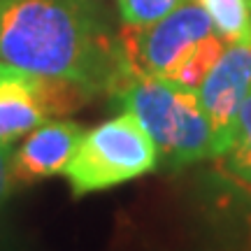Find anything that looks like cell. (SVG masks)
Returning a JSON list of instances; mask_svg holds the SVG:
<instances>
[{
  "label": "cell",
  "mask_w": 251,
  "mask_h": 251,
  "mask_svg": "<svg viewBox=\"0 0 251 251\" xmlns=\"http://www.w3.org/2000/svg\"><path fill=\"white\" fill-rule=\"evenodd\" d=\"M0 61L89 96L114 93L126 79L119 35L93 0H0Z\"/></svg>",
  "instance_id": "cell-1"
},
{
  "label": "cell",
  "mask_w": 251,
  "mask_h": 251,
  "mask_svg": "<svg viewBox=\"0 0 251 251\" xmlns=\"http://www.w3.org/2000/svg\"><path fill=\"white\" fill-rule=\"evenodd\" d=\"M216 161H219V168L226 179H230L242 191L251 193V86L242 102L240 117H237V130H235L233 144Z\"/></svg>",
  "instance_id": "cell-8"
},
{
  "label": "cell",
  "mask_w": 251,
  "mask_h": 251,
  "mask_svg": "<svg viewBox=\"0 0 251 251\" xmlns=\"http://www.w3.org/2000/svg\"><path fill=\"white\" fill-rule=\"evenodd\" d=\"M207 9L226 45L251 47V9L247 0H196Z\"/></svg>",
  "instance_id": "cell-9"
},
{
  "label": "cell",
  "mask_w": 251,
  "mask_h": 251,
  "mask_svg": "<svg viewBox=\"0 0 251 251\" xmlns=\"http://www.w3.org/2000/svg\"><path fill=\"white\" fill-rule=\"evenodd\" d=\"M158 168V149L130 109L84 130L63 177L75 198L107 191Z\"/></svg>",
  "instance_id": "cell-3"
},
{
  "label": "cell",
  "mask_w": 251,
  "mask_h": 251,
  "mask_svg": "<svg viewBox=\"0 0 251 251\" xmlns=\"http://www.w3.org/2000/svg\"><path fill=\"white\" fill-rule=\"evenodd\" d=\"M93 96L63 79L42 77L0 61V142H14L49 117L70 114Z\"/></svg>",
  "instance_id": "cell-5"
},
{
  "label": "cell",
  "mask_w": 251,
  "mask_h": 251,
  "mask_svg": "<svg viewBox=\"0 0 251 251\" xmlns=\"http://www.w3.org/2000/svg\"><path fill=\"white\" fill-rule=\"evenodd\" d=\"M112 96L151 135L163 168L179 170L212 158V126L198 89L163 77H128Z\"/></svg>",
  "instance_id": "cell-2"
},
{
  "label": "cell",
  "mask_w": 251,
  "mask_h": 251,
  "mask_svg": "<svg viewBox=\"0 0 251 251\" xmlns=\"http://www.w3.org/2000/svg\"><path fill=\"white\" fill-rule=\"evenodd\" d=\"M179 2L181 0H119V14L124 26L142 28L170 14Z\"/></svg>",
  "instance_id": "cell-11"
},
{
  "label": "cell",
  "mask_w": 251,
  "mask_h": 251,
  "mask_svg": "<svg viewBox=\"0 0 251 251\" xmlns=\"http://www.w3.org/2000/svg\"><path fill=\"white\" fill-rule=\"evenodd\" d=\"M247 2H249V9H251V0H247Z\"/></svg>",
  "instance_id": "cell-13"
},
{
  "label": "cell",
  "mask_w": 251,
  "mask_h": 251,
  "mask_svg": "<svg viewBox=\"0 0 251 251\" xmlns=\"http://www.w3.org/2000/svg\"><path fill=\"white\" fill-rule=\"evenodd\" d=\"M224 49H226V40L214 30L212 35L200 40L188 51V56L170 72L168 79L175 81V84H181V86H188V89H200V84L205 81V77L212 72L216 61L221 58Z\"/></svg>",
  "instance_id": "cell-10"
},
{
  "label": "cell",
  "mask_w": 251,
  "mask_h": 251,
  "mask_svg": "<svg viewBox=\"0 0 251 251\" xmlns=\"http://www.w3.org/2000/svg\"><path fill=\"white\" fill-rule=\"evenodd\" d=\"M81 130L72 121H49L33 128L28 137L12 153V175L17 186L54 177L68 165L79 144Z\"/></svg>",
  "instance_id": "cell-7"
},
{
  "label": "cell",
  "mask_w": 251,
  "mask_h": 251,
  "mask_svg": "<svg viewBox=\"0 0 251 251\" xmlns=\"http://www.w3.org/2000/svg\"><path fill=\"white\" fill-rule=\"evenodd\" d=\"M214 33L207 9L196 0H181L170 14L142 28L124 26L119 33L128 77H163L188 56V51ZM124 79V81H126Z\"/></svg>",
  "instance_id": "cell-4"
},
{
  "label": "cell",
  "mask_w": 251,
  "mask_h": 251,
  "mask_svg": "<svg viewBox=\"0 0 251 251\" xmlns=\"http://www.w3.org/2000/svg\"><path fill=\"white\" fill-rule=\"evenodd\" d=\"M12 147L9 142H0V207L9 200V196L14 193L17 181L12 175Z\"/></svg>",
  "instance_id": "cell-12"
},
{
  "label": "cell",
  "mask_w": 251,
  "mask_h": 251,
  "mask_svg": "<svg viewBox=\"0 0 251 251\" xmlns=\"http://www.w3.org/2000/svg\"><path fill=\"white\" fill-rule=\"evenodd\" d=\"M251 86V47L228 45L200 84V100L212 126V158H221L235 140L237 117Z\"/></svg>",
  "instance_id": "cell-6"
}]
</instances>
